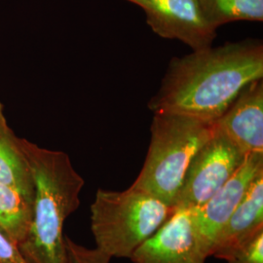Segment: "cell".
Masks as SVG:
<instances>
[{"label": "cell", "instance_id": "5b68a950", "mask_svg": "<svg viewBox=\"0 0 263 263\" xmlns=\"http://www.w3.org/2000/svg\"><path fill=\"white\" fill-rule=\"evenodd\" d=\"M246 156L216 126L213 137L190 161L175 208L202 207L240 168Z\"/></svg>", "mask_w": 263, "mask_h": 263}, {"label": "cell", "instance_id": "4fadbf2b", "mask_svg": "<svg viewBox=\"0 0 263 263\" xmlns=\"http://www.w3.org/2000/svg\"><path fill=\"white\" fill-rule=\"evenodd\" d=\"M201 10L212 27L238 21L262 22L263 0H198Z\"/></svg>", "mask_w": 263, "mask_h": 263}, {"label": "cell", "instance_id": "ba28073f", "mask_svg": "<svg viewBox=\"0 0 263 263\" xmlns=\"http://www.w3.org/2000/svg\"><path fill=\"white\" fill-rule=\"evenodd\" d=\"M261 173L263 152L248 154L240 168L202 207L192 209L196 231L208 256L216 236Z\"/></svg>", "mask_w": 263, "mask_h": 263}, {"label": "cell", "instance_id": "9a60e30c", "mask_svg": "<svg viewBox=\"0 0 263 263\" xmlns=\"http://www.w3.org/2000/svg\"><path fill=\"white\" fill-rule=\"evenodd\" d=\"M66 239V263H110L111 257L99 249H89L77 244L68 236Z\"/></svg>", "mask_w": 263, "mask_h": 263}, {"label": "cell", "instance_id": "30bf717a", "mask_svg": "<svg viewBox=\"0 0 263 263\" xmlns=\"http://www.w3.org/2000/svg\"><path fill=\"white\" fill-rule=\"evenodd\" d=\"M263 229V173L251 184L244 199L217 234L210 256L216 258Z\"/></svg>", "mask_w": 263, "mask_h": 263}, {"label": "cell", "instance_id": "8fae6325", "mask_svg": "<svg viewBox=\"0 0 263 263\" xmlns=\"http://www.w3.org/2000/svg\"><path fill=\"white\" fill-rule=\"evenodd\" d=\"M0 183L17 190L33 201L34 181L28 159L17 137L8 125L0 103Z\"/></svg>", "mask_w": 263, "mask_h": 263}, {"label": "cell", "instance_id": "3957f363", "mask_svg": "<svg viewBox=\"0 0 263 263\" xmlns=\"http://www.w3.org/2000/svg\"><path fill=\"white\" fill-rule=\"evenodd\" d=\"M215 131V121L176 113H154L147 155L131 186L175 208L190 161Z\"/></svg>", "mask_w": 263, "mask_h": 263}, {"label": "cell", "instance_id": "8992f818", "mask_svg": "<svg viewBox=\"0 0 263 263\" xmlns=\"http://www.w3.org/2000/svg\"><path fill=\"white\" fill-rule=\"evenodd\" d=\"M144 11L146 23L161 37L177 39L192 51L213 46L216 29L205 18L198 0H125Z\"/></svg>", "mask_w": 263, "mask_h": 263}, {"label": "cell", "instance_id": "5bb4252c", "mask_svg": "<svg viewBox=\"0 0 263 263\" xmlns=\"http://www.w3.org/2000/svg\"><path fill=\"white\" fill-rule=\"evenodd\" d=\"M227 263H263V229L220 254Z\"/></svg>", "mask_w": 263, "mask_h": 263}, {"label": "cell", "instance_id": "2e32d148", "mask_svg": "<svg viewBox=\"0 0 263 263\" xmlns=\"http://www.w3.org/2000/svg\"><path fill=\"white\" fill-rule=\"evenodd\" d=\"M0 263H28L18 245L0 229Z\"/></svg>", "mask_w": 263, "mask_h": 263}, {"label": "cell", "instance_id": "277c9868", "mask_svg": "<svg viewBox=\"0 0 263 263\" xmlns=\"http://www.w3.org/2000/svg\"><path fill=\"white\" fill-rule=\"evenodd\" d=\"M175 211L176 208L133 186L123 191L99 189L91 205L96 248L111 258H130Z\"/></svg>", "mask_w": 263, "mask_h": 263}, {"label": "cell", "instance_id": "52a82bcc", "mask_svg": "<svg viewBox=\"0 0 263 263\" xmlns=\"http://www.w3.org/2000/svg\"><path fill=\"white\" fill-rule=\"evenodd\" d=\"M208 257L196 231L193 210L179 208L130 259L133 263H206Z\"/></svg>", "mask_w": 263, "mask_h": 263}, {"label": "cell", "instance_id": "7a4b0ae2", "mask_svg": "<svg viewBox=\"0 0 263 263\" xmlns=\"http://www.w3.org/2000/svg\"><path fill=\"white\" fill-rule=\"evenodd\" d=\"M34 181L32 220L19 249L28 263H66V218L80 205L84 179L66 152L20 138Z\"/></svg>", "mask_w": 263, "mask_h": 263}, {"label": "cell", "instance_id": "9c48e42d", "mask_svg": "<svg viewBox=\"0 0 263 263\" xmlns=\"http://www.w3.org/2000/svg\"><path fill=\"white\" fill-rule=\"evenodd\" d=\"M215 122L246 155L263 152L262 79L247 85Z\"/></svg>", "mask_w": 263, "mask_h": 263}, {"label": "cell", "instance_id": "7c38bea8", "mask_svg": "<svg viewBox=\"0 0 263 263\" xmlns=\"http://www.w3.org/2000/svg\"><path fill=\"white\" fill-rule=\"evenodd\" d=\"M32 205L33 201L0 183V229L18 247L28 236L32 220Z\"/></svg>", "mask_w": 263, "mask_h": 263}, {"label": "cell", "instance_id": "6da1fadb", "mask_svg": "<svg viewBox=\"0 0 263 263\" xmlns=\"http://www.w3.org/2000/svg\"><path fill=\"white\" fill-rule=\"evenodd\" d=\"M263 78V44L258 39L173 58L148 108L216 121L247 85Z\"/></svg>", "mask_w": 263, "mask_h": 263}]
</instances>
